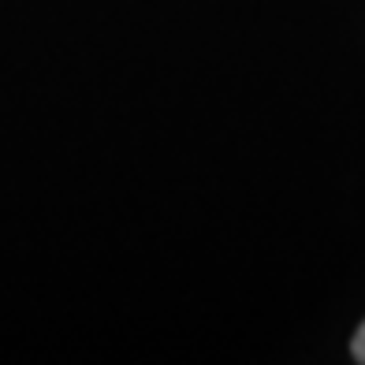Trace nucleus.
Masks as SVG:
<instances>
[{"label":"nucleus","instance_id":"1","mask_svg":"<svg viewBox=\"0 0 365 365\" xmlns=\"http://www.w3.org/2000/svg\"><path fill=\"white\" fill-rule=\"evenodd\" d=\"M351 354H354V361H361V365H365V321H361V328L354 331V343H351Z\"/></svg>","mask_w":365,"mask_h":365}]
</instances>
